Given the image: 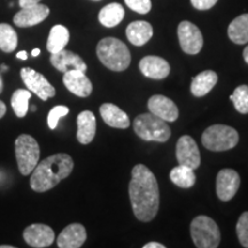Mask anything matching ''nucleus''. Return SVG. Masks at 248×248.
<instances>
[{
	"mask_svg": "<svg viewBox=\"0 0 248 248\" xmlns=\"http://www.w3.org/2000/svg\"><path fill=\"white\" fill-rule=\"evenodd\" d=\"M130 202L133 214L141 222H151L160 206V191L154 173L144 164L132 169L129 184Z\"/></svg>",
	"mask_w": 248,
	"mask_h": 248,
	"instance_id": "nucleus-1",
	"label": "nucleus"
},
{
	"mask_svg": "<svg viewBox=\"0 0 248 248\" xmlns=\"http://www.w3.org/2000/svg\"><path fill=\"white\" fill-rule=\"evenodd\" d=\"M74 169V161L70 155L58 153L46 157L33 169L30 186L36 192H46L57 186L62 179L67 178Z\"/></svg>",
	"mask_w": 248,
	"mask_h": 248,
	"instance_id": "nucleus-2",
	"label": "nucleus"
},
{
	"mask_svg": "<svg viewBox=\"0 0 248 248\" xmlns=\"http://www.w3.org/2000/svg\"><path fill=\"white\" fill-rule=\"evenodd\" d=\"M97 55L105 67L114 71L125 70L131 62L128 46L114 37H107L98 43Z\"/></svg>",
	"mask_w": 248,
	"mask_h": 248,
	"instance_id": "nucleus-3",
	"label": "nucleus"
},
{
	"mask_svg": "<svg viewBox=\"0 0 248 248\" xmlns=\"http://www.w3.org/2000/svg\"><path fill=\"white\" fill-rule=\"evenodd\" d=\"M133 130L145 141L166 142L171 136V130L166 121L154 114H140L133 121Z\"/></svg>",
	"mask_w": 248,
	"mask_h": 248,
	"instance_id": "nucleus-4",
	"label": "nucleus"
},
{
	"mask_svg": "<svg viewBox=\"0 0 248 248\" xmlns=\"http://www.w3.org/2000/svg\"><path fill=\"white\" fill-rule=\"evenodd\" d=\"M202 145L207 150L213 152H223L232 150L239 141L237 130L224 124H215L204 130L201 137Z\"/></svg>",
	"mask_w": 248,
	"mask_h": 248,
	"instance_id": "nucleus-5",
	"label": "nucleus"
},
{
	"mask_svg": "<svg viewBox=\"0 0 248 248\" xmlns=\"http://www.w3.org/2000/svg\"><path fill=\"white\" fill-rule=\"evenodd\" d=\"M191 237L198 248H216L221 243V232L214 219L197 216L191 223Z\"/></svg>",
	"mask_w": 248,
	"mask_h": 248,
	"instance_id": "nucleus-6",
	"label": "nucleus"
},
{
	"mask_svg": "<svg viewBox=\"0 0 248 248\" xmlns=\"http://www.w3.org/2000/svg\"><path fill=\"white\" fill-rule=\"evenodd\" d=\"M17 167L23 176L30 175L39 161V145L30 135H21L15 140Z\"/></svg>",
	"mask_w": 248,
	"mask_h": 248,
	"instance_id": "nucleus-7",
	"label": "nucleus"
},
{
	"mask_svg": "<svg viewBox=\"0 0 248 248\" xmlns=\"http://www.w3.org/2000/svg\"><path fill=\"white\" fill-rule=\"evenodd\" d=\"M21 77L28 90L33 92L37 97L46 101L47 99L54 97L55 89L53 85L46 79V77L38 71L31 69V68H22L21 69Z\"/></svg>",
	"mask_w": 248,
	"mask_h": 248,
	"instance_id": "nucleus-8",
	"label": "nucleus"
},
{
	"mask_svg": "<svg viewBox=\"0 0 248 248\" xmlns=\"http://www.w3.org/2000/svg\"><path fill=\"white\" fill-rule=\"evenodd\" d=\"M178 39L181 47L187 54H198L203 45V37L195 24L183 21L178 26Z\"/></svg>",
	"mask_w": 248,
	"mask_h": 248,
	"instance_id": "nucleus-9",
	"label": "nucleus"
},
{
	"mask_svg": "<svg viewBox=\"0 0 248 248\" xmlns=\"http://www.w3.org/2000/svg\"><path fill=\"white\" fill-rule=\"evenodd\" d=\"M176 157L179 164L195 170L199 168L201 157L195 140L190 136H182L176 146Z\"/></svg>",
	"mask_w": 248,
	"mask_h": 248,
	"instance_id": "nucleus-10",
	"label": "nucleus"
},
{
	"mask_svg": "<svg viewBox=\"0 0 248 248\" xmlns=\"http://www.w3.org/2000/svg\"><path fill=\"white\" fill-rule=\"evenodd\" d=\"M240 186V176L233 169H223L216 178V193L222 201H229L234 197Z\"/></svg>",
	"mask_w": 248,
	"mask_h": 248,
	"instance_id": "nucleus-11",
	"label": "nucleus"
},
{
	"mask_svg": "<svg viewBox=\"0 0 248 248\" xmlns=\"http://www.w3.org/2000/svg\"><path fill=\"white\" fill-rule=\"evenodd\" d=\"M24 241L31 247H49L55 239L53 229L45 224H31L23 232Z\"/></svg>",
	"mask_w": 248,
	"mask_h": 248,
	"instance_id": "nucleus-12",
	"label": "nucleus"
},
{
	"mask_svg": "<svg viewBox=\"0 0 248 248\" xmlns=\"http://www.w3.org/2000/svg\"><path fill=\"white\" fill-rule=\"evenodd\" d=\"M148 109L150 113L154 114L166 122H173L178 119L179 111L176 104L171 99L161 94H155L148 100Z\"/></svg>",
	"mask_w": 248,
	"mask_h": 248,
	"instance_id": "nucleus-13",
	"label": "nucleus"
},
{
	"mask_svg": "<svg viewBox=\"0 0 248 248\" xmlns=\"http://www.w3.org/2000/svg\"><path fill=\"white\" fill-rule=\"evenodd\" d=\"M63 74V84L71 93L80 98H86L91 94L92 83L85 75V71L73 69Z\"/></svg>",
	"mask_w": 248,
	"mask_h": 248,
	"instance_id": "nucleus-14",
	"label": "nucleus"
},
{
	"mask_svg": "<svg viewBox=\"0 0 248 248\" xmlns=\"http://www.w3.org/2000/svg\"><path fill=\"white\" fill-rule=\"evenodd\" d=\"M49 14V8L46 5L36 4L29 7H24L15 14L13 18L15 26L20 28H28L36 26L45 20Z\"/></svg>",
	"mask_w": 248,
	"mask_h": 248,
	"instance_id": "nucleus-15",
	"label": "nucleus"
},
{
	"mask_svg": "<svg viewBox=\"0 0 248 248\" xmlns=\"http://www.w3.org/2000/svg\"><path fill=\"white\" fill-rule=\"evenodd\" d=\"M49 60H51L52 66H53L55 69L61 71V73H66V71L73 69L82 71H86V69H88V66H86L84 60H83L78 54L64 48L61 49L58 53L52 54Z\"/></svg>",
	"mask_w": 248,
	"mask_h": 248,
	"instance_id": "nucleus-16",
	"label": "nucleus"
},
{
	"mask_svg": "<svg viewBox=\"0 0 248 248\" xmlns=\"http://www.w3.org/2000/svg\"><path fill=\"white\" fill-rule=\"evenodd\" d=\"M139 69L142 75L153 79H163L170 74L168 61L155 55H147L142 58L139 62Z\"/></svg>",
	"mask_w": 248,
	"mask_h": 248,
	"instance_id": "nucleus-17",
	"label": "nucleus"
},
{
	"mask_svg": "<svg viewBox=\"0 0 248 248\" xmlns=\"http://www.w3.org/2000/svg\"><path fill=\"white\" fill-rule=\"evenodd\" d=\"M86 240V230L79 223L68 225L59 234L57 244L60 248H79Z\"/></svg>",
	"mask_w": 248,
	"mask_h": 248,
	"instance_id": "nucleus-18",
	"label": "nucleus"
},
{
	"mask_svg": "<svg viewBox=\"0 0 248 248\" xmlns=\"http://www.w3.org/2000/svg\"><path fill=\"white\" fill-rule=\"evenodd\" d=\"M97 130V120L94 114L90 110H84L77 116V139L80 144L88 145L94 139Z\"/></svg>",
	"mask_w": 248,
	"mask_h": 248,
	"instance_id": "nucleus-19",
	"label": "nucleus"
},
{
	"mask_svg": "<svg viewBox=\"0 0 248 248\" xmlns=\"http://www.w3.org/2000/svg\"><path fill=\"white\" fill-rule=\"evenodd\" d=\"M100 115L107 125L111 128L126 129L130 126L129 116L114 104H104L100 106Z\"/></svg>",
	"mask_w": 248,
	"mask_h": 248,
	"instance_id": "nucleus-20",
	"label": "nucleus"
},
{
	"mask_svg": "<svg viewBox=\"0 0 248 248\" xmlns=\"http://www.w3.org/2000/svg\"><path fill=\"white\" fill-rule=\"evenodd\" d=\"M126 37L135 46L145 45L153 36V28L146 21H135L126 28Z\"/></svg>",
	"mask_w": 248,
	"mask_h": 248,
	"instance_id": "nucleus-21",
	"label": "nucleus"
},
{
	"mask_svg": "<svg viewBox=\"0 0 248 248\" xmlns=\"http://www.w3.org/2000/svg\"><path fill=\"white\" fill-rule=\"evenodd\" d=\"M217 74L213 70H204L199 75L193 77L191 84V92L195 97H203L207 93L212 91L214 86L216 85Z\"/></svg>",
	"mask_w": 248,
	"mask_h": 248,
	"instance_id": "nucleus-22",
	"label": "nucleus"
},
{
	"mask_svg": "<svg viewBox=\"0 0 248 248\" xmlns=\"http://www.w3.org/2000/svg\"><path fill=\"white\" fill-rule=\"evenodd\" d=\"M124 14L125 12H124L122 5L117 4V2H111L101 8V11L99 12V21L104 27L113 28L122 22Z\"/></svg>",
	"mask_w": 248,
	"mask_h": 248,
	"instance_id": "nucleus-23",
	"label": "nucleus"
},
{
	"mask_svg": "<svg viewBox=\"0 0 248 248\" xmlns=\"http://www.w3.org/2000/svg\"><path fill=\"white\" fill-rule=\"evenodd\" d=\"M228 35L235 44H246L248 42V14H241L232 21L228 28Z\"/></svg>",
	"mask_w": 248,
	"mask_h": 248,
	"instance_id": "nucleus-24",
	"label": "nucleus"
},
{
	"mask_svg": "<svg viewBox=\"0 0 248 248\" xmlns=\"http://www.w3.org/2000/svg\"><path fill=\"white\" fill-rule=\"evenodd\" d=\"M68 42H69V31L66 27L58 24L49 31L46 47H47V51L51 54L58 53L61 49L66 47Z\"/></svg>",
	"mask_w": 248,
	"mask_h": 248,
	"instance_id": "nucleus-25",
	"label": "nucleus"
},
{
	"mask_svg": "<svg viewBox=\"0 0 248 248\" xmlns=\"http://www.w3.org/2000/svg\"><path fill=\"white\" fill-rule=\"evenodd\" d=\"M195 173L193 169L178 164L170 171V181L183 188H190L195 184Z\"/></svg>",
	"mask_w": 248,
	"mask_h": 248,
	"instance_id": "nucleus-26",
	"label": "nucleus"
},
{
	"mask_svg": "<svg viewBox=\"0 0 248 248\" xmlns=\"http://www.w3.org/2000/svg\"><path fill=\"white\" fill-rule=\"evenodd\" d=\"M31 93L29 90L18 89L12 95V108L17 117H24L29 110V100Z\"/></svg>",
	"mask_w": 248,
	"mask_h": 248,
	"instance_id": "nucleus-27",
	"label": "nucleus"
},
{
	"mask_svg": "<svg viewBox=\"0 0 248 248\" xmlns=\"http://www.w3.org/2000/svg\"><path fill=\"white\" fill-rule=\"evenodd\" d=\"M17 46V35L7 23H0V49L11 53Z\"/></svg>",
	"mask_w": 248,
	"mask_h": 248,
	"instance_id": "nucleus-28",
	"label": "nucleus"
},
{
	"mask_svg": "<svg viewBox=\"0 0 248 248\" xmlns=\"http://www.w3.org/2000/svg\"><path fill=\"white\" fill-rule=\"evenodd\" d=\"M230 99L240 114H248V85L238 86Z\"/></svg>",
	"mask_w": 248,
	"mask_h": 248,
	"instance_id": "nucleus-29",
	"label": "nucleus"
},
{
	"mask_svg": "<svg viewBox=\"0 0 248 248\" xmlns=\"http://www.w3.org/2000/svg\"><path fill=\"white\" fill-rule=\"evenodd\" d=\"M237 235L241 246L248 248V212L241 214L237 223Z\"/></svg>",
	"mask_w": 248,
	"mask_h": 248,
	"instance_id": "nucleus-30",
	"label": "nucleus"
},
{
	"mask_svg": "<svg viewBox=\"0 0 248 248\" xmlns=\"http://www.w3.org/2000/svg\"><path fill=\"white\" fill-rule=\"evenodd\" d=\"M68 113H69V108L67 106H55L54 108H52L47 116L48 128L51 130H54L58 126L59 120L61 117L68 115Z\"/></svg>",
	"mask_w": 248,
	"mask_h": 248,
	"instance_id": "nucleus-31",
	"label": "nucleus"
},
{
	"mask_svg": "<svg viewBox=\"0 0 248 248\" xmlns=\"http://www.w3.org/2000/svg\"><path fill=\"white\" fill-rule=\"evenodd\" d=\"M126 6L139 14H147L152 8L151 0H124Z\"/></svg>",
	"mask_w": 248,
	"mask_h": 248,
	"instance_id": "nucleus-32",
	"label": "nucleus"
},
{
	"mask_svg": "<svg viewBox=\"0 0 248 248\" xmlns=\"http://www.w3.org/2000/svg\"><path fill=\"white\" fill-rule=\"evenodd\" d=\"M218 0H191V4L195 9L199 11H207L216 5Z\"/></svg>",
	"mask_w": 248,
	"mask_h": 248,
	"instance_id": "nucleus-33",
	"label": "nucleus"
},
{
	"mask_svg": "<svg viewBox=\"0 0 248 248\" xmlns=\"http://www.w3.org/2000/svg\"><path fill=\"white\" fill-rule=\"evenodd\" d=\"M40 0H18V5H20L21 8L29 7V6L38 4Z\"/></svg>",
	"mask_w": 248,
	"mask_h": 248,
	"instance_id": "nucleus-34",
	"label": "nucleus"
},
{
	"mask_svg": "<svg viewBox=\"0 0 248 248\" xmlns=\"http://www.w3.org/2000/svg\"><path fill=\"white\" fill-rule=\"evenodd\" d=\"M144 248H166V246L160 243H148L144 245Z\"/></svg>",
	"mask_w": 248,
	"mask_h": 248,
	"instance_id": "nucleus-35",
	"label": "nucleus"
},
{
	"mask_svg": "<svg viewBox=\"0 0 248 248\" xmlns=\"http://www.w3.org/2000/svg\"><path fill=\"white\" fill-rule=\"evenodd\" d=\"M5 114H6V105L0 100V119H2Z\"/></svg>",
	"mask_w": 248,
	"mask_h": 248,
	"instance_id": "nucleus-36",
	"label": "nucleus"
},
{
	"mask_svg": "<svg viewBox=\"0 0 248 248\" xmlns=\"http://www.w3.org/2000/svg\"><path fill=\"white\" fill-rule=\"evenodd\" d=\"M16 58L20 59V60H27L28 59V54L26 51H20L18 53L16 54Z\"/></svg>",
	"mask_w": 248,
	"mask_h": 248,
	"instance_id": "nucleus-37",
	"label": "nucleus"
},
{
	"mask_svg": "<svg viewBox=\"0 0 248 248\" xmlns=\"http://www.w3.org/2000/svg\"><path fill=\"white\" fill-rule=\"evenodd\" d=\"M243 57H244V60L246 61V63L248 64V46L246 48L244 49V53H243Z\"/></svg>",
	"mask_w": 248,
	"mask_h": 248,
	"instance_id": "nucleus-38",
	"label": "nucleus"
},
{
	"mask_svg": "<svg viewBox=\"0 0 248 248\" xmlns=\"http://www.w3.org/2000/svg\"><path fill=\"white\" fill-rule=\"evenodd\" d=\"M39 54H40V49L39 48L32 49V52H31V55H32V57H38Z\"/></svg>",
	"mask_w": 248,
	"mask_h": 248,
	"instance_id": "nucleus-39",
	"label": "nucleus"
},
{
	"mask_svg": "<svg viewBox=\"0 0 248 248\" xmlns=\"http://www.w3.org/2000/svg\"><path fill=\"white\" fill-rule=\"evenodd\" d=\"M2 86L4 85H2V79H1V76H0V93L2 92Z\"/></svg>",
	"mask_w": 248,
	"mask_h": 248,
	"instance_id": "nucleus-40",
	"label": "nucleus"
},
{
	"mask_svg": "<svg viewBox=\"0 0 248 248\" xmlns=\"http://www.w3.org/2000/svg\"><path fill=\"white\" fill-rule=\"evenodd\" d=\"M0 248H14L13 246H9V245H1Z\"/></svg>",
	"mask_w": 248,
	"mask_h": 248,
	"instance_id": "nucleus-41",
	"label": "nucleus"
},
{
	"mask_svg": "<svg viewBox=\"0 0 248 248\" xmlns=\"http://www.w3.org/2000/svg\"><path fill=\"white\" fill-rule=\"evenodd\" d=\"M1 68H2V70H4V71H6V70H7V69H8V67H7V66H6V64H2V66H1Z\"/></svg>",
	"mask_w": 248,
	"mask_h": 248,
	"instance_id": "nucleus-42",
	"label": "nucleus"
},
{
	"mask_svg": "<svg viewBox=\"0 0 248 248\" xmlns=\"http://www.w3.org/2000/svg\"><path fill=\"white\" fill-rule=\"evenodd\" d=\"M31 110H32V111H35V110H36V107H35V106H32V107H31Z\"/></svg>",
	"mask_w": 248,
	"mask_h": 248,
	"instance_id": "nucleus-43",
	"label": "nucleus"
},
{
	"mask_svg": "<svg viewBox=\"0 0 248 248\" xmlns=\"http://www.w3.org/2000/svg\"><path fill=\"white\" fill-rule=\"evenodd\" d=\"M92 1H100V0H92Z\"/></svg>",
	"mask_w": 248,
	"mask_h": 248,
	"instance_id": "nucleus-44",
	"label": "nucleus"
}]
</instances>
